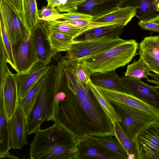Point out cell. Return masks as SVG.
<instances>
[{
  "mask_svg": "<svg viewBox=\"0 0 159 159\" xmlns=\"http://www.w3.org/2000/svg\"><path fill=\"white\" fill-rule=\"evenodd\" d=\"M55 93L52 121L78 140L89 136H115L114 125L89 89L66 64Z\"/></svg>",
  "mask_w": 159,
  "mask_h": 159,
  "instance_id": "6da1fadb",
  "label": "cell"
},
{
  "mask_svg": "<svg viewBox=\"0 0 159 159\" xmlns=\"http://www.w3.org/2000/svg\"><path fill=\"white\" fill-rule=\"evenodd\" d=\"M34 133L30 145L31 159H74L78 140L61 125L55 123Z\"/></svg>",
  "mask_w": 159,
  "mask_h": 159,
  "instance_id": "7a4b0ae2",
  "label": "cell"
},
{
  "mask_svg": "<svg viewBox=\"0 0 159 159\" xmlns=\"http://www.w3.org/2000/svg\"><path fill=\"white\" fill-rule=\"evenodd\" d=\"M61 65L60 61L49 65L33 107L26 118L28 135L40 129L44 122L52 120L55 96Z\"/></svg>",
  "mask_w": 159,
  "mask_h": 159,
  "instance_id": "3957f363",
  "label": "cell"
},
{
  "mask_svg": "<svg viewBox=\"0 0 159 159\" xmlns=\"http://www.w3.org/2000/svg\"><path fill=\"white\" fill-rule=\"evenodd\" d=\"M139 46L134 40H126L105 51L79 60L90 73L115 70L129 63L138 54Z\"/></svg>",
  "mask_w": 159,
  "mask_h": 159,
  "instance_id": "277c9868",
  "label": "cell"
},
{
  "mask_svg": "<svg viewBox=\"0 0 159 159\" xmlns=\"http://www.w3.org/2000/svg\"><path fill=\"white\" fill-rule=\"evenodd\" d=\"M110 102L121 119L120 123L121 127L134 144L136 136L141 130L151 123L158 120L141 110L120 103Z\"/></svg>",
  "mask_w": 159,
  "mask_h": 159,
  "instance_id": "5b68a950",
  "label": "cell"
},
{
  "mask_svg": "<svg viewBox=\"0 0 159 159\" xmlns=\"http://www.w3.org/2000/svg\"><path fill=\"white\" fill-rule=\"evenodd\" d=\"M126 41L120 37L81 41L73 40L70 50L63 57L69 60H79L105 51Z\"/></svg>",
  "mask_w": 159,
  "mask_h": 159,
  "instance_id": "8992f818",
  "label": "cell"
},
{
  "mask_svg": "<svg viewBox=\"0 0 159 159\" xmlns=\"http://www.w3.org/2000/svg\"><path fill=\"white\" fill-rule=\"evenodd\" d=\"M0 12L13 46H15L29 30L20 14L10 0H0Z\"/></svg>",
  "mask_w": 159,
  "mask_h": 159,
  "instance_id": "52a82bcc",
  "label": "cell"
},
{
  "mask_svg": "<svg viewBox=\"0 0 159 159\" xmlns=\"http://www.w3.org/2000/svg\"><path fill=\"white\" fill-rule=\"evenodd\" d=\"M134 144L138 159H159V120L141 130L136 136Z\"/></svg>",
  "mask_w": 159,
  "mask_h": 159,
  "instance_id": "ba28073f",
  "label": "cell"
},
{
  "mask_svg": "<svg viewBox=\"0 0 159 159\" xmlns=\"http://www.w3.org/2000/svg\"><path fill=\"white\" fill-rule=\"evenodd\" d=\"M13 52L17 73L25 72L39 61L32 31H28L24 39L13 46Z\"/></svg>",
  "mask_w": 159,
  "mask_h": 159,
  "instance_id": "9c48e42d",
  "label": "cell"
},
{
  "mask_svg": "<svg viewBox=\"0 0 159 159\" xmlns=\"http://www.w3.org/2000/svg\"><path fill=\"white\" fill-rule=\"evenodd\" d=\"M74 159H123L119 155L89 136L78 140Z\"/></svg>",
  "mask_w": 159,
  "mask_h": 159,
  "instance_id": "30bf717a",
  "label": "cell"
},
{
  "mask_svg": "<svg viewBox=\"0 0 159 159\" xmlns=\"http://www.w3.org/2000/svg\"><path fill=\"white\" fill-rule=\"evenodd\" d=\"M108 100L125 105L145 112L159 120V107L146 102L133 95L95 86Z\"/></svg>",
  "mask_w": 159,
  "mask_h": 159,
  "instance_id": "8fae6325",
  "label": "cell"
},
{
  "mask_svg": "<svg viewBox=\"0 0 159 159\" xmlns=\"http://www.w3.org/2000/svg\"><path fill=\"white\" fill-rule=\"evenodd\" d=\"M7 123L11 149H20L28 145L26 118L19 106Z\"/></svg>",
  "mask_w": 159,
  "mask_h": 159,
  "instance_id": "7c38bea8",
  "label": "cell"
},
{
  "mask_svg": "<svg viewBox=\"0 0 159 159\" xmlns=\"http://www.w3.org/2000/svg\"><path fill=\"white\" fill-rule=\"evenodd\" d=\"M120 78L132 95L159 107V90L157 86L147 84L137 78L124 76Z\"/></svg>",
  "mask_w": 159,
  "mask_h": 159,
  "instance_id": "4fadbf2b",
  "label": "cell"
},
{
  "mask_svg": "<svg viewBox=\"0 0 159 159\" xmlns=\"http://www.w3.org/2000/svg\"><path fill=\"white\" fill-rule=\"evenodd\" d=\"M0 91L3 94L5 112L7 120H9L18 107L19 101L16 80L14 74L9 69L0 81Z\"/></svg>",
  "mask_w": 159,
  "mask_h": 159,
  "instance_id": "5bb4252c",
  "label": "cell"
},
{
  "mask_svg": "<svg viewBox=\"0 0 159 159\" xmlns=\"http://www.w3.org/2000/svg\"><path fill=\"white\" fill-rule=\"evenodd\" d=\"M125 26L118 23L97 22L96 25L93 24L92 27L82 31L73 40L81 41L119 37Z\"/></svg>",
  "mask_w": 159,
  "mask_h": 159,
  "instance_id": "9a60e30c",
  "label": "cell"
},
{
  "mask_svg": "<svg viewBox=\"0 0 159 159\" xmlns=\"http://www.w3.org/2000/svg\"><path fill=\"white\" fill-rule=\"evenodd\" d=\"M49 66L38 61L25 72L14 74L17 83L19 100L25 96L36 81L47 71Z\"/></svg>",
  "mask_w": 159,
  "mask_h": 159,
  "instance_id": "2e32d148",
  "label": "cell"
},
{
  "mask_svg": "<svg viewBox=\"0 0 159 159\" xmlns=\"http://www.w3.org/2000/svg\"><path fill=\"white\" fill-rule=\"evenodd\" d=\"M125 0H86L75 11L95 17L104 15L121 7Z\"/></svg>",
  "mask_w": 159,
  "mask_h": 159,
  "instance_id": "e0dca14e",
  "label": "cell"
},
{
  "mask_svg": "<svg viewBox=\"0 0 159 159\" xmlns=\"http://www.w3.org/2000/svg\"><path fill=\"white\" fill-rule=\"evenodd\" d=\"M90 79L95 86L132 95L115 70L90 73Z\"/></svg>",
  "mask_w": 159,
  "mask_h": 159,
  "instance_id": "ac0fdd59",
  "label": "cell"
},
{
  "mask_svg": "<svg viewBox=\"0 0 159 159\" xmlns=\"http://www.w3.org/2000/svg\"><path fill=\"white\" fill-rule=\"evenodd\" d=\"M139 46L138 54L142 57L152 71L159 75V46L156 36L145 37Z\"/></svg>",
  "mask_w": 159,
  "mask_h": 159,
  "instance_id": "d6986e66",
  "label": "cell"
},
{
  "mask_svg": "<svg viewBox=\"0 0 159 159\" xmlns=\"http://www.w3.org/2000/svg\"><path fill=\"white\" fill-rule=\"evenodd\" d=\"M31 31L34 35L38 60L48 66L52 58L57 52L51 49L46 38L45 30L40 22Z\"/></svg>",
  "mask_w": 159,
  "mask_h": 159,
  "instance_id": "ffe728a7",
  "label": "cell"
},
{
  "mask_svg": "<svg viewBox=\"0 0 159 159\" xmlns=\"http://www.w3.org/2000/svg\"><path fill=\"white\" fill-rule=\"evenodd\" d=\"M136 9L133 7H120L104 15L95 17L91 21L118 23L125 26L135 16Z\"/></svg>",
  "mask_w": 159,
  "mask_h": 159,
  "instance_id": "44dd1931",
  "label": "cell"
},
{
  "mask_svg": "<svg viewBox=\"0 0 159 159\" xmlns=\"http://www.w3.org/2000/svg\"><path fill=\"white\" fill-rule=\"evenodd\" d=\"M7 119L4 108L3 95L0 91V158L18 159L10 154L9 134Z\"/></svg>",
  "mask_w": 159,
  "mask_h": 159,
  "instance_id": "7402d4cb",
  "label": "cell"
},
{
  "mask_svg": "<svg viewBox=\"0 0 159 159\" xmlns=\"http://www.w3.org/2000/svg\"><path fill=\"white\" fill-rule=\"evenodd\" d=\"M157 2V0H125L121 6L136 7L135 16L139 21L148 20L159 14L156 6Z\"/></svg>",
  "mask_w": 159,
  "mask_h": 159,
  "instance_id": "603a6c76",
  "label": "cell"
},
{
  "mask_svg": "<svg viewBox=\"0 0 159 159\" xmlns=\"http://www.w3.org/2000/svg\"><path fill=\"white\" fill-rule=\"evenodd\" d=\"M22 17L30 31L40 23L36 0H21Z\"/></svg>",
  "mask_w": 159,
  "mask_h": 159,
  "instance_id": "cb8c5ba5",
  "label": "cell"
},
{
  "mask_svg": "<svg viewBox=\"0 0 159 159\" xmlns=\"http://www.w3.org/2000/svg\"><path fill=\"white\" fill-rule=\"evenodd\" d=\"M46 33L47 40L52 50L58 52L70 50L73 39L72 36L55 31H50Z\"/></svg>",
  "mask_w": 159,
  "mask_h": 159,
  "instance_id": "d4e9b609",
  "label": "cell"
},
{
  "mask_svg": "<svg viewBox=\"0 0 159 159\" xmlns=\"http://www.w3.org/2000/svg\"><path fill=\"white\" fill-rule=\"evenodd\" d=\"M47 70L36 81L25 96L22 99L19 100L18 106L22 110L26 118L33 107L40 89L45 78Z\"/></svg>",
  "mask_w": 159,
  "mask_h": 159,
  "instance_id": "484cf974",
  "label": "cell"
},
{
  "mask_svg": "<svg viewBox=\"0 0 159 159\" xmlns=\"http://www.w3.org/2000/svg\"><path fill=\"white\" fill-rule=\"evenodd\" d=\"M87 85L89 89L98 101L113 125L117 122H120L121 119L111 103L101 93L95 86L91 82L90 79Z\"/></svg>",
  "mask_w": 159,
  "mask_h": 159,
  "instance_id": "4316f807",
  "label": "cell"
},
{
  "mask_svg": "<svg viewBox=\"0 0 159 159\" xmlns=\"http://www.w3.org/2000/svg\"><path fill=\"white\" fill-rule=\"evenodd\" d=\"M46 32L55 31L70 35L73 39L81 32L83 28L74 26L60 20H40Z\"/></svg>",
  "mask_w": 159,
  "mask_h": 159,
  "instance_id": "83f0119b",
  "label": "cell"
},
{
  "mask_svg": "<svg viewBox=\"0 0 159 159\" xmlns=\"http://www.w3.org/2000/svg\"><path fill=\"white\" fill-rule=\"evenodd\" d=\"M152 70L144 60L140 56L139 59L129 65L125 74V76L137 78L139 79H148L150 76Z\"/></svg>",
  "mask_w": 159,
  "mask_h": 159,
  "instance_id": "f1b7e54d",
  "label": "cell"
},
{
  "mask_svg": "<svg viewBox=\"0 0 159 159\" xmlns=\"http://www.w3.org/2000/svg\"><path fill=\"white\" fill-rule=\"evenodd\" d=\"M0 39L6 53L7 62L12 68L16 70V66L15 63L13 52V45L6 30L3 21L1 16H0Z\"/></svg>",
  "mask_w": 159,
  "mask_h": 159,
  "instance_id": "f546056e",
  "label": "cell"
},
{
  "mask_svg": "<svg viewBox=\"0 0 159 159\" xmlns=\"http://www.w3.org/2000/svg\"><path fill=\"white\" fill-rule=\"evenodd\" d=\"M114 136L92 137L94 139L119 155L123 159H127L128 154L119 140Z\"/></svg>",
  "mask_w": 159,
  "mask_h": 159,
  "instance_id": "4dcf8cb0",
  "label": "cell"
},
{
  "mask_svg": "<svg viewBox=\"0 0 159 159\" xmlns=\"http://www.w3.org/2000/svg\"><path fill=\"white\" fill-rule=\"evenodd\" d=\"M61 59L71 69L83 83L87 84L90 80V73L80 60H69L62 57Z\"/></svg>",
  "mask_w": 159,
  "mask_h": 159,
  "instance_id": "1f68e13d",
  "label": "cell"
},
{
  "mask_svg": "<svg viewBox=\"0 0 159 159\" xmlns=\"http://www.w3.org/2000/svg\"><path fill=\"white\" fill-rule=\"evenodd\" d=\"M114 126L115 134L114 137L120 142L128 154H134L135 156L136 159H138V154L134 144L125 132L120 123L116 122L114 124Z\"/></svg>",
  "mask_w": 159,
  "mask_h": 159,
  "instance_id": "d6a6232c",
  "label": "cell"
},
{
  "mask_svg": "<svg viewBox=\"0 0 159 159\" xmlns=\"http://www.w3.org/2000/svg\"><path fill=\"white\" fill-rule=\"evenodd\" d=\"M38 14L40 20H54L61 18V14L55 8H52L47 5L42 6V9L38 10Z\"/></svg>",
  "mask_w": 159,
  "mask_h": 159,
  "instance_id": "836d02e7",
  "label": "cell"
},
{
  "mask_svg": "<svg viewBox=\"0 0 159 159\" xmlns=\"http://www.w3.org/2000/svg\"><path fill=\"white\" fill-rule=\"evenodd\" d=\"M86 0H63V3L56 7L60 12L76 11L77 7Z\"/></svg>",
  "mask_w": 159,
  "mask_h": 159,
  "instance_id": "e575fe53",
  "label": "cell"
},
{
  "mask_svg": "<svg viewBox=\"0 0 159 159\" xmlns=\"http://www.w3.org/2000/svg\"><path fill=\"white\" fill-rule=\"evenodd\" d=\"M61 18L65 20L85 19L91 21L95 17L93 16L76 11H70L61 14Z\"/></svg>",
  "mask_w": 159,
  "mask_h": 159,
  "instance_id": "d590c367",
  "label": "cell"
},
{
  "mask_svg": "<svg viewBox=\"0 0 159 159\" xmlns=\"http://www.w3.org/2000/svg\"><path fill=\"white\" fill-rule=\"evenodd\" d=\"M0 81L5 76L9 69L7 65V59L5 50L2 42L0 41Z\"/></svg>",
  "mask_w": 159,
  "mask_h": 159,
  "instance_id": "8d00e7d4",
  "label": "cell"
},
{
  "mask_svg": "<svg viewBox=\"0 0 159 159\" xmlns=\"http://www.w3.org/2000/svg\"><path fill=\"white\" fill-rule=\"evenodd\" d=\"M138 24L144 30L159 33V24L147 20H139L138 22Z\"/></svg>",
  "mask_w": 159,
  "mask_h": 159,
  "instance_id": "74e56055",
  "label": "cell"
},
{
  "mask_svg": "<svg viewBox=\"0 0 159 159\" xmlns=\"http://www.w3.org/2000/svg\"><path fill=\"white\" fill-rule=\"evenodd\" d=\"M63 21L72 26L83 29L89 25L91 23V21L85 19L66 20Z\"/></svg>",
  "mask_w": 159,
  "mask_h": 159,
  "instance_id": "f35d334b",
  "label": "cell"
},
{
  "mask_svg": "<svg viewBox=\"0 0 159 159\" xmlns=\"http://www.w3.org/2000/svg\"><path fill=\"white\" fill-rule=\"evenodd\" d=\"M154 80L147 79V81L154 84L157 86V88L159 89V75L156 74H152L150 75Z\"/></svg>",
  "mask_w": 159,
  "mask_h": 159,
  "instance_id": "ab89813d",
  "label": "cell"
},
{
  "mask_svg": "<svg viewBox=\"0 0 159 159\" xmlns=\"http://www.w3.org/2000/svg\"><path fill=\"white\" fill-rule=\"evenodd\" d=\"M62 0H47V6L52 8H55L61 5Z\"/></svg>",
  "mask_w": 159,
  "mask_h": 159,
  "instance_id": "60d3db41",
  "label": "cell"
},
{
  "mask_svg": "<svg viewBox=\"0 0 159 159\" xmlns=\"http://www.w3.org/2000/svg\"><path fill=\"white\" fill-rule=\"evenodd\" d=\"M22 16L21 0H10Z\"/></svg>",
  "mask_w": 159,
  "mask_h": 159,
  "instance_id": "b9f144b4",
  "label": "cell"
},
{
  "mask_svg": "<svg viewBox=\"0 0 159 159\" xmlns=\"http://www.w3.org/2000/svg\"><path fill=\"white\" fill-rule=\"evenodd\" d=\"M148 21L159 24V14L153 18L148 20Z\"/></svg>",
  "mask_w": 159,
  "mask_h": 159,
  "instance_id": "7bdbcfd3",
  "label": "cell"
},
{
  "mask_svg": "<svg viewBox=\"0 0 159 159\" xmlns=\"http://www.w3.org/2000/svg\"><path fill=\"white\" fill-rule=\"evenodd\" d=\"M127 159H136V156L134 154H128Z\"/></svg>",
  "mask_w": 159,
  "mask_h": 159,
  "instance_id": "ee69618b",
  "label": "cell"
},
{
  "mask_svg": "<svg viewBox=\"0 0 159 159\" xmlns=\"http://www.w3.org/2000/svg\"><path fill=\"white\" fill-rule=\"evenodd\" d=\"M156 6L157 11L159 12V0H157V2Z\"/></svg>",
  "mask_w": 159,
  "mask_h": 159,
  "instance_id": "f6af8a7d",
  "label": "cell"
},
{
  "mask_svg": "<svg viewBox=\"0 0 159 159\" xmlns=\"http://www.w3.org/2000/svg\"><path fill=\"white\" fill-rule=\"evenodd\" d=\"M156 40L157 41L158 45L159 46V35L158 36H156Z\"/></svg>",
  "mask_w": 159,
  "mask_h": 159,
  "instance_id": "bcb514c9",
  "label": "cell"
}]
</instances>
